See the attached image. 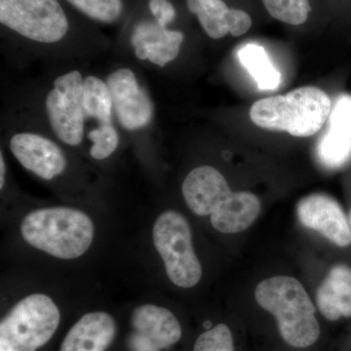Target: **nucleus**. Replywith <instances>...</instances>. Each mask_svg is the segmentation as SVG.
<instances>
[{
  "label": "nucleus",
  "instance_id": "5701e85b",
  "mask_svg": "<svg viewBox=\"0 0 351 351\" xmlns=\"http://www.w3.org/2000/svg\"><path fill=\"white\" fill-rule=\"evenodd\" d=\"M88 138L93 143L90 154L97 160H104L117 151L119 136L112 124H101L88 133Z\"/></svg>",
  "mask_w": 351,
  "mask_h": 351
},
{
  "label": "nucleus",
  "instance_id": "9d476101",
  "mask_svg": "<svg viewBox=\"0 0 351 351\" xmlns=\"http://www.w3.org/2000/svg\"><path fill=\"white\" fill-rule=\"evenodd\" d=\"M302 226L319 232L339 247L351 244V226L341 205L327 195H311L302 198L297 206Z\"/></svg>",
  "mask_w": 351,
  "mask_h": 351
},
{
  "label": "nucleus",
  "instance_id": "aec40b11",
  "mask_svg": "<svg viewBox=\"0 0 351 351\" xmlns=\"http://www.w3.org/2000/svg\"><path fill=\"white\" fill-rule=\"evenodd\" d=\"M316 156L318 161L329 169L341 167L351 158V138L327 129L316 145Z\"/></svg>",
  "mask_w": 351,
  "mask_h": 351
},
{
  "label": "nucleus",
  "instance_id": "39448f33",
  "mask_svg": "<svg viewBox=\"0 0 351 351\" xmlns=\"http://www.w3.org/2000/svg\"><path fill=\"white\" fill-rule=\"evenodd\" d=\"M152 239L175 285L193 288L199 283L202 267L193 249L191 226L182 215L172 210L163 212L154 223Z\"/></svg>",
  "mask_w": 351,
  "mask_h": 351
},
{
  "label": "nucleus",
  "instance_id": "b1692460",
  "mask_svg": "<svg viewBox=\"0 0 351 351\" xmlns=\"http://www.w3.org/2000/svg\"><path fill=\"white\" fill-rule=\"evenodd\" d=\"M193 351H234L230 328L219 324L207 330L198 337Z\"/></svg>",
  "mask_w": 351,
  "mask_h": 351
},
{
  "label": "nucleus",
  "instance_id": "ddd939ff",
  "mask_svg": "<svg viewBox=\"0 0 351 351\" xmlns=\"http://www.w3.org/2000/svg\"><path fill=\"white\" fill-rule=\"evenodd\" d=\"M184 40L182 32L161 27L156 21L138 23L131 36L135 56L160 68L178 57Z\"/></svg>",
  "mask_w": 351,
  "mask_h": 351
},
{
  "label": "nucleus",
  "instance_id": "393cba45",
  "mask_svg": "<svg viewBox=\"0 0 351 351\" xmlns=\"http://www.w3.org/2000/svg\"><path fill=\"white\" fill-rule=\"evenodd\" d=\"M328 130L351 138V95H341L332 104Z\"/></svg>",
  "mask_w": 351,
  "mask_h": 351
},
{
  "label": "nucleus",
  "instance_id": "bb28decb",
  "mask_svg": "<svg viewBox=\"0 0 351 351\" xmlns=\"http://www.w3.org/2000/svg\"><path fill=\"white\" fill-rule=\"evenodd\" d=\"M5 161H4L3 154H0V189H3L5 184Z\"/></svg>",
  "mask_w": 351,
  "mask_h": 351
},
{
  "label": "nucleus",
  "instance_id": "2eb2a0df",
  "mask_svg": "<svg viewBox=\"0 0 351 351\" xmlns=\"http://www.w3.org/2000/svg\"><path fill=\"white\" fill-rule=\"evenodd\" d=\"M115 332L117 326L110 314L87 313L69 330L60 351H106L112 345Z\"/></svg>",
  "mask_w": 351,
  "mask_h": 351
},
{
  "label": "nucleus",
  "instance_id": "f03ea898",
  "mask_svg": "<svg viewBox=\"0 0 351 351\" xmlns=\"http://www.w3.org/2000/svg\"><path fill=\"white\" fill-rule=\"evenodd\" d=\"M21 233L34 248L55 258L73 260L91 246L94 225L87 214L75 208H43L25 217Z\"/></svg>",
  "mask_w": 351,
  "mask_h": 351
},
{
  "label": "nucleus",
  "instance_id": "0eeeda50",
  "mask_svg": "<svg viewBox=\"0 0 351 351\" xmlns=\"http://www.w3.org/2000/svg\"><path fill=\"white\" fill-rule=\"evenodd\" d=\"M82 73L71 71L58 76L46 96L45 107L51 128L64 144L76 147L84 135Z\"/></svg>",
  "mask_w": 351,
  "mask_h": 351
},
{
  "label": "nucleus",
  "instance_id": "20e7f679",
  "mask_svg": "<svg viewBox=\"0 0 351 351\" xmlns=\"http://www.w3.org/2000/svg\"><path fill=\"white\" fill-rule=\"evenodd\" d=\"M61 314L50 297L27 295L9 311L0 324V351H36L59 327Z\"/></svg>",
  "mask_w": 351,
  "mask_h": 351
},
{
  "label": "nucleus",
  "instance_id": "423d86ee",
  "mask_svg": "<svg viewBox=\"0 0 351 351\" xmlns=\"http://www.w3.org/2000/svg\"><path fill=\"white\" fill-rule=\"evenodd\" d=\"M0 23L34 43H59L69 20L59 0H0Z\"/></svg>",
  "mask_w": 351,
  "mask_h": 351
},
{
  "label": "nucleus",
  "instance_id": "a878e982",
  "mask_svg": "<svg viewBox=\"0 0 351 351\" xmlns=\"http://www.w3.org/2000/svg\"><path fill=\"white\" fill-rule=\"evenodd\" d=\"M149 8L154 21L163 27H168L177 16L175 7L169 0H149Z\"/></svg>",
  "mask_w": 351,
  "mask_h": 351
},
{
  "label": "nucleus",
  "instance_id": "6e6552de",
  "mask_svg": "<svg viewBox=\"0 0 351 351\" xmlns=\"http://www.w3.org/2000/svg\"><path fill=\"white\" fill-rule=\"evenodd\" d=\"M106 82L112 94L113 110L124 129L140 130L151 123L154 105L132 69H117Z\"/></svg>",
  "mask_w": 351,
  "mask_h": 351
},
{
  "label": "nucleus",
  "instance_id": "dca6fc26",
  "mask_svg": "<svg viewBox=\"0 0 351 351\" xmlns=\"http://www.w3.org/2000/svg\"><path fill=\"white\" fill-rule=\"evenodd\" d=\"M316 302L320 313L329 321L351 318V269L337 265L317 289Z\"/></svg>",
  "mask_w": 351,
  "mask_h": 351
},
{
  "label": "nucleus",
  "instance_id": "f8f14e48",
  "mask_svg": "<svg viewBox=\"0 0 351 351\" xmlns=\"http://www.w3.org/2000/svg\"><path fill=\"white\" fill-rule=\"evenodd\" d=\"M182 191L186 205L198 216L213 214L232 193L221 173L208 165L191 170L182 182Z\"/></svg>",
  "mask_w": 351,
  "mask_h": 351
},
{
  "label": "nucleus",
  "instance_id": "4be33fe9",
  "mask_svg": "<svg viewBox=\"0 0 351 351\" xmlns=\"http://www.w3.org/2000/svg\"><path fill=\"white\" fill-rule=\"evenodd\" d=\"M90 19L113 24L123 13V0H66Z\"/></svg>",
  "mask_w": 351,
  "mask_h": 351
},
{
  "label": "nucleus",
  "instance_id": "412c9836",
  "mask_svg": "<svg viewBox=\"0 0 351 351\" xmlns=\"http://www.w3.org/2000/svg\"><path fill=\"white\" fill-rule=\"evenodd\" d=\"M272 18L285 24L301 25L311 12L309 0H262Z\"/></svg>",
  "mask_w": 351,
  "mask_h": 351
},
{
  "label": "nucleus",
  "instance_id": "9b49d317",
  "mask_svg": "<svg viewBox=\"0 0 351 351\" xmlns=\"http://www.w3.org/2000/svg\"><path fill=\"white\" fill-rule=\"evenodd\" d=\"M13 156L25 169L43 180H52L66 167V159L59 145L36 133H18L9 142Z\"/></svg>",
  "mask_w": 351,
  "mask_h": 351
},
{
  "label": "nucleus",
  "instance_id": "f257e3e1",
  "mask_svg": "<svg viewBox=\"0 0 351 351\" xmlns=\"http://www.w3.org/2000/svg\"><path fill=\"white\" fill-rule=\"evenodd\" d=\"M256 301L276 317L279 332L293 348H306L317 341L320 326L306 289L293 277L274 276L258 283Z\"/></svg>",
  "mask_w": 351,
  "mask_h": 351
},
{
  "label": "nucleus",
  "instance_id": "a211bd4d",
  "mask_svg": "<svg viewBox=\"0 0 351 351\" xmlns=\"http://www.w3.org/2000/svg\"><path fill=\"white\" fill-rule=\"evenodd\" d=\"M240 63L253 76L263 91L276 90L280 85L281 75L270 62L267 51L258 44H247L239 51Z\"/></svg>",
  "mask_w": 351,
  "mask_h": 351
},
{
  "label": "nucleus",
  "instance_id": "f3484780",
  "mask_svg": "<svg viewBox=\"0 0 351 351\" xmlns=\"http://www.w3.org/2000/svg\"><path fill=\"white\" fill-rule=\"evenodd\" d=\"M261 208V201L254 193L232 191L230 197L211 215L212 226L223 233L243 232L258 218Z\"/></svg>",
  "mask_w": 351,
  "mask_h": 351
},
{
  "label": "nucleus",
  "instance_id": "1a4fd4ad",
  "mask_svg": "<svg viewBox=\"0 0 351 351\" xmlns=\"http://www.w3.org/2000/svg\"><path fill=\"white\" fill-rule=\"evenodd\" d=\"M134 332L129 339L132 351H160L182 338V327L174 314L164 307L144 304L131 316Z\"/></svg>",
  "mask_w": 351,
  "mask_h": 351
},
{
  "label": "nucleus",
  "instance_id": "4468645a",
  "mask_svg": "<svg viewBox=\"0 0 351 351\" xmlns=\"http://www.w3.org/2000/svg\"><path fill=\"white\" fill-rule=\"evenodd\" d=\"M189 12L195 14L208 36L219 39L230 34L241 36L251 29L248 13L230 8L223 0H186Z\"/></svg>",
  "mask_w": 351,
  "mask_h": 351
},
{
  "label": "nucleus",
  "instance_id": "cd10ccee",
  "mask_svg": "<svg viewBox=\"0 0 351 351\" xmlns=\"http://www.w3.org/2000/svg\"><path fill=\"white\" fill-rule=\"evenodd\" d=\"M348 219H350V223L351 226V210L350 211V214H348Z\"/></svg>",
  "mask_w": 351,
  "mask_h": 351
},
{
  "label": "nucleus",
  "instance_id": "7ed1b4c3",
  "mask_svg": "<svg viewBox=\"0 0 351 351\" xmlns=\"http://www.w3.org/2000/svg\"><path fill=\"white\" fill-rule=\"evenodd\" d=\"M332 106L326 92L304 86L256 101L250 110V119L255 125L267 130L311 137L326 123Z\"/></svg>",
  "mask_w": 351,
  "mask_h": 351
},
{
  "label": "nucleus",
  "instance_id": "6ab92c4d",
  "mask_svg": "<svg viewBox=\"0 0 351 351\" xmlns=\"http://www.w3.org/2000/svg\"><path fill=\"white\" fill-rule=\"evenodd\" d=\"M83 108L85 117L101 124H112V98L107 82L89 75L83 82Z\"/></svg>",
  "mask_w": 351,
  "mask_h": 351
}]
</instances>
